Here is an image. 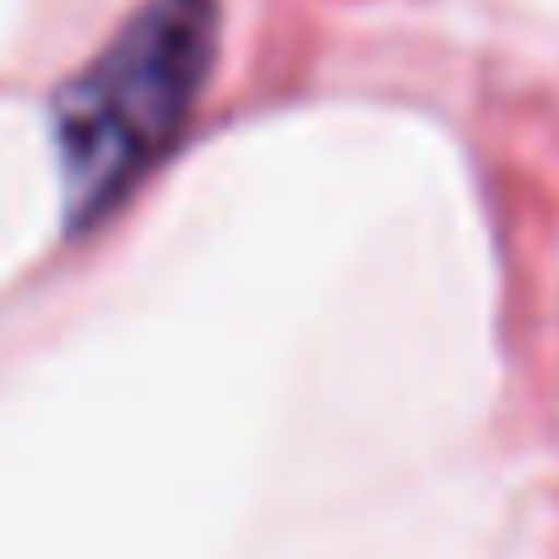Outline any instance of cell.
<instances>
[{"instance_id":"cell-1","label":"cell","mask_w":559,"mask_h":559,"mask_svg":"<svg viewBox=\"0 0 559 559\" xmlns=\"http://www.w3.org/2000/svg\"><path fill=\"white\" fill-rule=\"evenodd\" d=\"M217 60V0H142L55 93L49 136L66 228L115 217L186 142Z\"/></svg>"}]
</instances>
